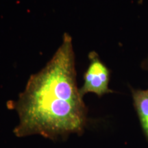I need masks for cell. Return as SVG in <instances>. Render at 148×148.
<instances>
[{"label":"cell","mask_w":148,"mask_h":148,"mask_svg":"<svg viewBox=\"0 0 148 148\" xmlns=\"http://www.w3.org/2000/svg\"><path fill=\"white\" fill-rule=\"evenodd\" d=\"M77 86L75 52L70 34L46 65L29 76L18 99L8 103L18 116L17 137L39 135L51 140L81 135L88 109Z\"/></svg>","instance_id":"6da1fadb"},{"label":"cell","mask_w":148,"mask_h":148,"mask_svg":"<svg viewBox=\"0 0 148 148\" xmlns=\"http://www.w3.org/2000/svg\"><path fill=\"white\" fill-rule=\"evenodd\" d=\"M89 64L84 73V83L79 88V92L83 97L86 94L92 92L98 97L114 91L109 88L110 71L95 51L88 53Z\"/></svg>","instance_id":"7a4b0ae2"},{"label":"cell","mask_w":148,"mask_h":148,"mask_svg":"<svg viewBox=\"0 0 148 148\" xmlns=\"http://www.w3.org/2000/svg\"><path fill=\"white\" fill-rule=\"evenodd\" d=\"M133 105L137 113L140 126L148 141V89H134L131 87Z\"/></svg>","instance_id":"3957f363"},{"label":"cell","mask_w":148,"mask_h":148,"mask_svg":"<svg viewBox=\"0 0 148 148\" xmlns=\"http://www.w3.org/2000/svg\"><path fill=\"white\" fill-rule=\"evenodd\" d=\"M146 65H147V68L148 69V58H147V62H146Z\"/></svg>","instance_id":"277c9868"}]
</instances>
